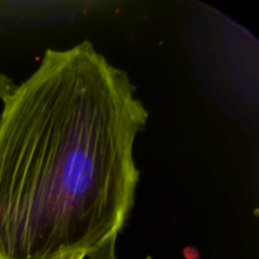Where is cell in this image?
I'll use <instances>...</instances> for the list:
<instances>
[{"instance_id":"6da1fadb","label":"cell","mask_w":259,"mask_h":259,"mask_svg":"<svg viewBox=\"0 0 259 259\" xmlns=\"http://www.w3.org/2000/svg\"><path fill=\"white\" fill-rule=\"evenodd\" d=\"M89 40L47 50L0 115V259L83 253L129 219L149 113Z\"/></svg>"},{"instance_id":"7a4b0ae2","label":"cell","mask_w":259,"mask_h":259,"mask_svg":"<svg viewBox=\"0 0 259 259\" xmlns=\"http://www.w3.org/2000/svg\"><path fill=\"white\" fill-rule=\"evenodd\" d=\"M118 235L110 237L98 248L91 250L88 254L89 259H116L115 254V244Z\"/></svg>"},{"instance_id":"3957f363","label":"cell","mask_w":259,"mask_h":259,"mask_svg":"<svg viewBox=\"0 0 259 259\" xmlns=\"http://www.w3.org/2000/svg\"><path fill=\"white\" fill-rule=\"evenodd\" d=\"M15 88H17V86L14 85V82H13L7 75L0 72V99H2L3 101L12 95L13 91L15 90Z\"/></svg>"},{"instance_id":"277c9868","label":"cell","mask_w":259,"mask_h":259,"mask_svg":"<svg viewBox=\"0 0 259 259\" xmlns=\"http://www.w3.org/2000/svg\"><path fill=\"white\" fill-rule=\"evenodd\" d=\"M86 254L83 253H68V254H63L60 255L57 258H53V259H85Z\"/></svg>"}]
</instances>
